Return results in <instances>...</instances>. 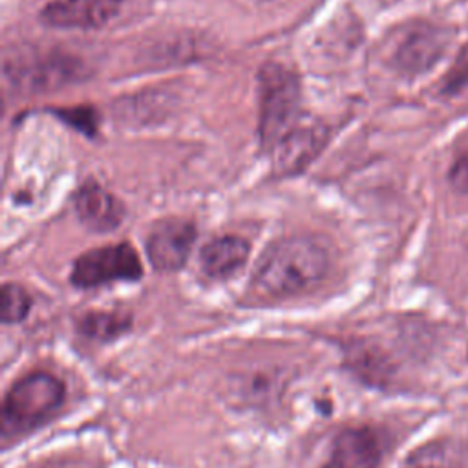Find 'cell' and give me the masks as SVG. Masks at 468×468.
Listing matches in <instances>:
<instances>
[{"label": "cell", "instance_id": "8992f818", "mask_svg": "<svg viewBox=\"0 0 468 468\" xmlns=\"http://www.w3.org/2000/svg\"><path fill=\"white\" fill-rule=\"evenodd\" d=\"M450 37L444 27L430 24L415 26L399 42L393 55V62L404 73H422L442 57Z\"/></svg>", "mask_w": 468, "mask_h": 468}, {"label": "cell", "instance_id": "5b68a950", "mask_svg": "<svg viewBox=\"0 0 468 468\" xmlns=\"http://www.w3.org/2000/svg\"><path fill=\"white\" fill-rule=\"evenodd\" d=\"M196 229L190 221L181 218H168L155 223L146 238V252L157 271H177L185 265Z\"/></svg>", "mask_w": 468, "mask_h": 468}, {"label": "cell", "instance_id": "5bb4252c", "mask_svg": "<svg viewBox=\"0 0 468 468\" xmlns=\"http://www.w3.org/2000/svg\"><path fill=\"white\" fill-rule=\"evenodd\" d=\"M132 325L130 316L117 311H93L82 316L79 322L80 333L95 340H112L128 331Z\"/></svg>", "mask_w": 468, "mask_h": 468}, {"label": "cell", "instance_id": "7c38bea8", "mask_svg": "<svg viewBox=\"0 0 468 468\" xmlns=\"http://www.w3.org/2000/svg\"><path fill=\"white\" fill-rule=\"evenodd\" d=\"M400 468H468V452L453 439H435L411 450Z\"/></svg>", "mask_w": 468, "mask_h": 468}, {"label": "cell", "instance_id": "e0dca14e", "mask_svg": "<svg viewBox=\"0 0 468 468\" xmlns=\"http://www.w3.org/2000/svg\"><path fill=\"white\" fill-rule=\"evenodd\" d=\"M450 185L463 194H468V150L463 152L457 161L452 165L448 174Z\"/></svg>", "mask_w": 468, "mask_h": 468}, {"label": "cell", "instance_id": "30bf717a", "mask_svg": "<svg viewBox=\"0 0 468 468\" xmlns=\"http://www.w3.org/2000/svg\"><path fill=\"white\" fill-rule=\"evenodd\" d=\"M75 210L86 227L101 232L115 229L124 216L121 201L97 183H86L77 192Z\"/></svg>", "mask_w": 468, "mask_h": 468}, {"label": "cell", "instance_id": "9a60e30c", "mask_svg": "<svg viewBox=\"0 0 468 468\" xmlns=\"http://www.w3.org/2000/svg\"><path fill=\"white\" fill-rule=\"evenodd\" d=\"M31 309V298L16 283H5L2 287V322L18 324L22 322Z\"/></svg>", "mask_w": 468, "mask_h": 468}, {"label": "cell", "instance_id": "3957f363", "mask_svg": "<svg viewBox=\"0 0 468 468\" xmlns=\"http://www.w3.org/2000/svg\"><path fill=\"white\" fill-rule=\"evenodd\" d=\"M260 137L274 146L294 124L300 106V82L296 73L280 62L265 64L258 75Z\"/></svg>", "mask_w": 468, "mask_h": 468}, {"label": "cell", "instance_id": "ffe728a7", "mask_svg": "<svg viewBox=\"0 0 468 468\" xmlns=\"http://www.w3.org/2000/svg\"><path fill=\"white\" fill-rule=\"evenodd\" d=\"M263 2H267V0H263Z\"/></svg>", "mask_w": 468, "mask_h": 468}, {"label": "cell", "instance_id": "d6986e66", "mask_svg": "<svg viewBox=\"0 0 468 468\" xmlns=\"http://www.w3.org/2000/svg\"><path fill=\"white\" fill-rule=\"evenodd\" d=\"M51 468H73V466H51Z\"/></svg>", "mask_w": 468, "mask_h": 468}, {"label": "cell", "instance_id": "52a82bcc", "mask_svg": "<svg viewBox=\"0 0 468 468\" xmlns=\"http://www.w3.org/2000/svg\"><path fill=\"white\" fill-rule=\"evenodd\" d=\"M122 0H51L42 9V20L53 27L91 29L110 22Z\"/></svg>", "mask_w": 468, "mask_h": 468}, {"label": "cell", "instance_id": "277c9868", "mask_svg": "<svg viewBox=\"0 0 468 468\" xmlns=\"http://www.w3.org/2000/svg\"><path fill=\"white\" fill-rule=\"evenodd\" d=\"M143 265L128 243H115L91 249L80 254L71 271V283L80 289L99 287L112 282L139 280Z\"/></svg>", "mask_w": 468, "mask_h": 468}, {"label": "cell", "instance_id": "7a4b0ae2", "mask_svg": "<svg viewBox=\"0 0 468 468\" xmlns=\"http://www.w3.org/2000/svg\"><path fill=\"white\" fill-rule=\"evenodd\" d=\"M64 395L62 380L48 371H33L13 382L2 404V437H18L49 420Z\"/></svg>", "mask_w": 468, "mask_h": 468}, {"label": "cell", "instance_id": "2e32d148", "mask_svg": "<svg viewBox=\"0 0 468 468\" xmlns=\"http://www.w3.org/2000/svg\"><path fill=\"white\" fill-rule=\"evenodd\" d=\"M466 86H468V44H464L461 48L450 71L446 73L444 82H442V93L455 95L457 91L464 90Z\"/></svg>", "mask_w": 468, "mask_h": 468}, {"label": "cell", "instance_id": "ac0fdd59", "mask_svg": "<svg viewBox=\"0 0 468 468\" xmlns=\"http://www.w3.org/2000/svg\"><path fill=\"white\" fill-rule=\"evenodd\" d=\"M64 117L68 119V122H71V126H77L86 133H93V130H95V115L90 108L88 110L86 108L69 110V113H64Z\"/></svg>", "mask_w": 468, "mask_h": 468}, {"label": "cell", "instance_id": "9c48e42d", "mask_svg": "<svg viewBox=\"0 0 468 468\" xmlns=\"http://www.w3.org/2000/svg\"><path fill=\"white\" fill-rule=\"evenodd\" d=\"M327 141L325 128L320 124L292 126L272 148L276 150V168L285 174L305 168L324 148Z\"/></svg>", "mask_w": 468, "mask_h": 468}, {"label": "cell", "instance_id": "ba28073f", "mask_svg": "<svg viewBox=\"0 0 468 468\" xmlns=\"http://www.w3.org/2000/svg\"><path fill=\"white\" fill-rule=\"evenodd\" d=\"M382 446L377 433L366 426L342 430L331 442L329 455L320 468H377Z\"/></svg>", "mask_w": 468, "mask_h": 468}, {"label": "cell", "instance_id": "6da1fadb", "mask_svg": "<svg viewBox=\"0 0 468 468\" xmlns=\"http://www.w3.org/2000/svg\"><path fill=\"white\" fill-rule=\"evenodd\" d=\"M329 271L322 243L294 236L272 243L258 260L252 285L263 296L283 298L314 287Z\"/></svg>", "mask_w": 468, "mask_h": 468}, {"label": "cell", "instance_id": "4fadbf2b", "mask_svg": "<svg viewBox=\"0 0 468 468\" xmlns=\"http://www.w3.org/2000/svg\"><path fill=\"white\" fill-rule=\"evenodd\" d=\"M77 69L79 66H75V60L44 58L29 64H20L13 79H16L18 84L27 86L29 90H42L48 86H60L64 82H69V79L77 77Z\"/></svg>", "mask_w": 468, "mask_h": 468}, {"label": "cell", "instance_id": "8fae6325", "mask_svg": "<svg viewBox=\"0 0 468 468\" xmlns=\"http://www.w3.org/2000/svg\"><path fill=\"white\" fill-rule=\"evenodd\" d=\"M250 245L239 236H219L210 239L199 254L201 269L210 278H229L236 274L249 258Z\"/></svg>", "mask_w": 468, "mask_h": 468}]
</instances>
